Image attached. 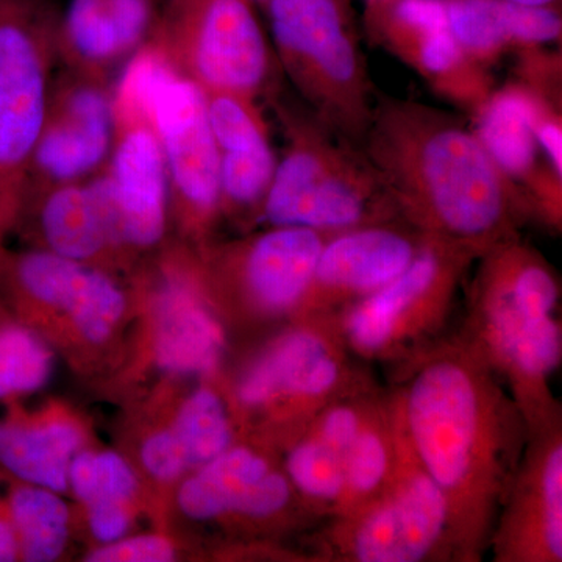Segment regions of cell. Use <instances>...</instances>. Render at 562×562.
Returning <instances> with one entry per match:
<instances>
[{
  "mask_svg": "<svg viewBox=\"0 0 562 562\" xmlns=\"http://www.w3.org/2000/svg\"><path fill=\"white\" fill-rule=\"evenodd\" d=\"M479 261L457 331L501 376L531 432L562 417L552 386L562 360L560 281L519 236Z\"/></svg>",
  "mask_w": 562,
  "mask_h": 562,
  "instance_id": "3957f363",
  "label": "cell"
},
{
  "mask_svg": "<svg viewBox=\"0 0 562 562\" xmlns=\"http://www.w3.org/2000/svg\"><path fill=\"white\" fill-rule=\"evenodd\" d=\"M284 473L299 497L322 522L330 519L346 490L344 454L336 452L312 432L303 431L290 446Z\"/></svg>",
  "mask_w": 562,
  "mask_h": 562,
  "instance_id": "cb8c5ba5",
  "label": "cell"
},
{
  "mask_svg": "<svg viewBox=\"0 0 562 562\" xmlns=\"http://www.w3.org/2000/svg\"><path fill=\"white\" fill-rule=\"evenodd\" d=\"M157 44L205 92L251 101L268 83L271 55L250 0H169Z\"/></svg>",
  "mask_w": 562,
  "mask_h": 562,
  "instance_id": "30bf717a",
  "label": "cell"
},
{
  "mask_svg": "<svg viewBox=\"0 0 562 562\" xmlns=\"http://www.w3.org/2000/svg\"><path fill=\"white\" fill-rule=\"evenodd\" d=\"M475 255L427 238L408 268L339 314V331L360 361L398 366L449 331Z\"/></svg>",
  "mask_w": 562,
  "mask_h": 562,
  "instance_id": "8992f818",
  "label": "cell"
},
{
  "mask_svg": "<svg viewBox=\"0 0 562 562\" xmlns=\"http://www.w3.org/2000/svg\"><path fill=\"white\" fill-rule=\"evenodd\" d=\"M140 461L144 469L160 482H172L190 469L171 428L155 432L143 443Z\"/></svg>",
  "mask_w": 562,
  "mask_h": 562,
  "instance_id": "e575fe53",
  "label": "cell"
},
{
  "mask_svg": "<svg viewBox=\"0 0 562 562\" xmlns=\"http://www.w3.org/2000/svg\"><path fill=\"white\" fill-rule=\"evenodd\" d=\"M227 336L199 291L184 280L166 283L155 303L154 355L162 371L209 375L216 371Z\"/></svg>",
  "mask_w": 562,
  "mask_h": 562,
  "instance_id": "ac0fdd59",
  "label": "cell"
},
{
  "mask_svg": "<svg viewBox=\"0 0 562 562\" xmlns=\"http://www.w3.org/2000/svg\"><path fill=\"white\" fill-rule=\"evenodd\" d=\"M395 369L392 409L446 498L453 562H480L530 439L527 419L457 330Z\"/></svg>",
  "mask_w": 562,
  "mask_h": 562,
  "instance_id": "6da1fadb",
  "label": "cell"
},
{
  "mask_svg": "<svg viewBox=\"0 0 562 562\" xmlns=\"http://www.w3.org/2000/svg\"><path fill=\"white\" fill-rule=\"evenodd\" d=\"M328 236L310 228L272 227L247 244L238 280L251 308L265 316H295Z\"/></svg>",
  "mask_w": 562,
  "mask_h": 562,
  "instance_id": "2e32d148",
  "label": "cell"
},
{
  "mask_svg": "<svg viewBox=\"0 0 562 562\" xmlns=\"http://www.w3.org/2000/svg\"><path fill=\"white\" fill-rule=\"evenodd\" d=\"M273 41L295 83L330 122L366 128L368 80L336 0H266Z\"/></svg>",
  "mask_w": 562,
  "mask_h": 562,
  "instance_id": "8fae6325",
  "label": "cell"
},
{
  "mask_svg": "<svg viewBox=\"0 0 562 562\" xmlns=\"http://www.w3.org/2000/svg\"><path fill=\"white\" fill-rule=\"evenodd\" d=\"M49 38L41 0H0V222L25 190L49 113Z\"/></svg>",
  "mask_w": 562,
  "mask_h": 562,
  "instance_id": "9c48e42d",
  "label": "cell"
},
{
  "mask_svg": "<svg viewBox=\"0 0 562 562\" xmlns=\"http://www.w3.org/2000/svg\"><path fill=\"white\" fill-rule=\"evenodd\" d=\"M366 132L369 166L397 216L422 236L476 258L517 238L516 192L476 133L409 102L373 111Z\"/></svg>",
  "mask_w": 562,
  "mask_h": 562,
  "instance_id": "7a4b0ae2",
  "label": "cell"
},
{
  "mask_svg": "<svg viewBox=\"0 0 562 562\" xmlns=\"http://www.w3.org/2000/svg\"><path fill=\"white\" fill-rule=\"evenodd\" d=\"M124 292L105 273L91 268L68 313L74 327L87 341L101 344L113 335L124 316Z\"/></svg>",
  "mask_w": 562,
  "mask_h": 562,
  "instance_id": "f546056e",
  "label": "cell"
},
{
  "mask_svg": "<svg viewBox=\"0 0 562 562\" xmlns=\"http://www.w3.org/2000/svg\"><path fill=\"white\" fill-rule=\"evenodd\" d=\"M40 224L49 250L70 260H91L114 244L98 179L87 184L61 183L49 192L41 206Z\"/></svg>",
  "mask_w": 562,
  "mask_h": 562,
  "instance_id": "ffe728a7",
  "label": "cell"
},
{
  "mask_svg": "<svg viewBox=\"0 0 562 562\" xmlns=\"http://www.w3.org/2000/svg\"><path fill=\"white\" fill-rule=\"evenodd\" d=\"M116 128L113 103L94 87L69 91L57 116H47L35 150L29 179L70 183L94 171L110 154Z\"/></svg>",
  "mask_w": 562,
  "mask_h": 562,
  "instance_id": "e0dca14e",
  "label": "cell"
},
{
  "mask_svg": "<svg viewBox=\"0 0 562 562\" xmlns=\"http://www.w3.org/2000/svg\"><path fill=\"white\" fill-rule=\"evenodd\" d=\"M131 506H99L88 508V524L99 542L120 541L131 528Z\"/></svg>",
  "mask_w": 562,
  "mask_h": 562,
  "instance_id": "8d00e7d4",
  "label": "cell"
},
{
  "mask_svg": "<svg viewBox=\"0 0 562 562\" xmlns=\"http://www.w3.org/2000/svg\"><path fill=\"white\" fill-rule=\"evenodd\" d=\"M394 22L406 33V38L413 40L449 29L446 0H397Z\"/></svg>",
  "mask_w": 562,
  "mask_h": 562,
  "instance_id": "d590c367",
  "label": "cell"
},
{
  "mask_svg": "<svg viewBox=\"0 0 562 562\" xmlns=\"http://www.w3.org/2000/svg\"><path fill=\"white\" fill-rule=\"evenodd\" d=\"M424 236L392 221L362 225L328 236L316 271L295 316L336 319L395 277L419 251Z\"/></svg>",
  "mask_w": 562,
  "mask_h": 562,
  "instance_id": "4fadbf2b",
  "label": "cell"
},
{
  "mask_svg": "<svg viewBox=\"0 0 562 562\" xmlns=\"http://www.w3.org/2000/svg\"><path fill=\"white\" fill-rule=\"evenodd\" d=\"M414 54L425 72L435 77H446L457 72L464 61V50L454 40L450 29L427 33L420 38L414 40Z\"/></svg>",
  "mask_w": 562,
  "mask_h": 562,
  "instance_id": "836d02e7",
  "label": "cell"
},
{
  "mask_svg": "<svg viewBox=\"0 0 562 562\" xmlns=\"http://www.w3.org/2000/svg\"><path fill=\"white\" fill-rule=\"evenodd\" d=\"M394 462V417L390 392L382 391L344 458L346 490L331 517L357 509L375 497L390 482Z\"/></svg>",
  "mask_w": 562,
  "mask_h": 562,
  "instance_id": "7402d4cb",
  "label": "cell"
},
{
  "mask_svg": "<svg viewBox=\"0 0 562 562\" xmlns=\"http://www.w3.org/2000/svg\"><path fill=\"white\" fill-rule=\"evenodd\" d=\"M357 361L338 319L303 317L247 366L236 401L246 409H286L299 438L325 406L375 386Z\"/></svg>",
  "mask_w": 562,
  "mask_h": 562,
  "instance_id": "ba28073f",
  "label": "cell"
},
{
  "mask_svg": "<svg viewBox=\"0 0 562 562\" xmlns=\"http://www.w3.org/2000/svg\"><path fill=\"white\" fill-rule=\"evenodd\" d=\"M262 2H266V0H262Z\"/></svg>",
  "mask_w": 562,
  "mask_h": 562,
  "instance_id": "60d3db41",
  "label": "cell"
},
{
  "mask_svg": "<svg viewBox=\"0 0 562 562\" xmlns=\"http://www.w3.org/2000/svg\"><path fill=\"white\" fill-rule=\"evenodd\" d=\"M262 214L272 227L310 228L325 235L397 216L369 162L312 127L292 136L266 192Z\"/></svg>",
  "mask_w": 562,
  "mask_h": 562,
  "instance_id": "52a82bcc",
  "label": "cell"
},
{
  "mask_svg": "<svg viewBox=\"0 0 562 562\" xmlns=\"http://www.w3.org/2000/svg\"><path fill=\"white\" fill-rule=\"evenodd\" d=\"M176 558L172 543L161 536H135L105 543L87 558L91 562H169Z\"/></svg>",
  "mask_w": 562,
  "mask_h": 562,
  "instance_id": "d6a6232c",
  "label": "cell"
},
{
  "mask_svg": "<svg viewBox=\"0 0 562 562\" xmlns=\"http://www.w3.org/2000/svg\"><path fill=\"white\" fill-rule=\"evenodd\" d=\"M276 168L271 144L249 150L220 151L221 202L251 206L265 201Z\"/></svg>",
  "mask_w": 562,
  "mask_h": 562,
  "instance_id": "4dcf8cb0",
  "label": "cell"
},
{
  "mask_svg": "<svg viewBox=\"0 0 562 562\" xmlns=\"http://www.w3.org/2000/svg\"><path fill=\"white\" fill-rule=\"evenodd\" d=\"M111 103L114 121H143L157 135L181 203L199 216L213 214L221 205L220 150L203 88L151 44L124 70Z\"/></svg>",
  "mask_w": 562,
  "mask_h": 562,
  "instance_id": "277c9868",
  "label": "cell"
},
{
  "mask_svg": "<svg viewBox=\"0 0 562 562\" xmlns=\"http://www.w3.org/2000/svg\"><path fill=\"white\" fill-rule=\"evenodd\" d=\"M171 431L190 469H199L233 446L231 413L220 392L201 387L177 413Z\"/></svg>",
  "mask_w": 562,
  "mask_h": 562,
  "instance_id": "d4e9b609",
  "label": "cell"
},
{
  "mask_svg": "<svg viewBox=\"0 0 562 562\" xmlns=\"http://www.w3.org/2000/svg\"><path fill=\"white\" fill-rule=\"evenodd\" d=\"M543 116L531 92L509 88L484 105L476 136L505 177H530L538 157L536 128Z\"/></svg>",
  "mask_w": 562,
  "mask_h": 562,
  "instance_id": "44dd1931",
  "label": "cell"
},
{
  "mask_svg": "<svg viewBox=\"0 0 562 562\" xmlns=\"http://www.w3.org/2000/svg\"><path fill=\"white\" fill-rule=\"evenodd\" d=\"M68 483L87 508L131 506L138 479L121 454L114 452H79L69 465Z\"/></svg>",
  "mask_w": 562,
  "mask_h": 562,
  "instance_id": "4316f807",
  "label": "cell"
},
{
  "mask_svg": "<svg viewBox=\"0 0 562 562\" xmlns=\"http://www.w3.org/2000/svg\"><path fill=\"white\" fill-rule=\"evenodd\" d=\"M503 11L512 41L543 44L560 38L561 18L550 5H527L503 0Z\"/></svg>",
  "mask_w": 562,
  "mask_h": 562,
  "instance_id": "1f68e13d",
  "label": "cell"
},
{
  "mask_svg": "<svg viewBox=\"0 0 562 562\" xmlns=\"http://www.w3.org/2000/svg\"><path fill=\"white\" fill-rule=\"evenodd\" d=\"M54 357L27 325L7 319L0 327V402L32 394L49 382Z\"/></svg>",
  "mask_w": 562,
  "mask_h": 562,
  "instance_id": "484cf974",
  "label": "cell"
},
{
  "mask_svg": "<svg viewBox=\"0 0 562 562\" xmlns=\"http://www.w3.org/2000/svg\"><path fill=\"white\" fill-rule=\"evenodd\" d=\"M7 503L16 528L21 560H58L69 536V509L58 492L24 483L11 491Z\"/></svg>",
  "mask_w": 562,
  "mask_h": 562,
  "instance_id": "603a6c76",
  "label": "cell"
},
{
  "mask_svg": "<svg viewBox=\"0 0 562 562\" xmlns=\"http://www.w3.org/2000/svg\"><path fill=\"white\" fill-rule=\"evenodd\" d=\"M177 501L192 520L276 519L295 502H303L284 471L246 446H232L195 469L181 484Z\"/></svg>",
  "mask_w": 562,
  "mask_h": 562,
  "instance_id": "5bb4252c",
  "label": "cell"
},
{
  "mask_svg": "<svg viewBox=\"0 0 562 562\" xmlns=\"http://www.w3.org/2000/svg\"><path fill=\"white\" fill-rule=\"evenodd\" d=\"M21 560L20 541L16 528L11 520L9 503L0 508V562Z\"/></svg>",
  "mask_w": 562,
  "mask_h": 562,
  "instance_id": "f35d334b",
  "label": "cell"
},
{
  "mask_svg": "<svg viewBox=\"0 0 562 562\" xmlns=\"http://www.w3.org/2000/svg\"><path fill=\"white\" fill-rule=\"evenodd\" d=\"M508 2L527 3V5H550L554 0H508Z\"/></svg>",
  "mask_w": 562,
  "mask_h": 562,
  "instance_id": "ab89813d",
  "label": "cell"
},
{
  "mask_svg": "<svg viewBox=\"0 0 562 562\" xmlns=\"http://www.w3.org/2000/svg\"><path fill=\"white\" fill-rule=\"evenodd\" d=\"M536 138H538L539 147L546 151L549 160L552 161L554 171L561 176L562 162V132L560 124L550 117L542 116L536 128Z\"/></svg>",
  "mask_w": 562,
  "mask_h": 562,
  "instance_id": "74e56055",
  "label": "cell"
},
{
  "mask_svg": "<svg viewBox=\"0 0 562 562\" xmlns=\"http://www.w3.org/2000/svg\"><path fill=\"white\" fill-rule=\"evenodd\" d=\"M392 417L390 482L364 505L325 520L316 531V561H453L446 498L414 454L394 409Z\"/></svg>",
  "mask_w": 562,
  "mask_h": 562,
  "instance_id": "5b68a950",
  "label": "cell"
},
{
  "mask_svg": "<svg viewBox=\"0 0 562 562\" xmlns=\"http://www.w3.org/2000/svg\"><path fill=\"white\" fill-rule=\"evenodd\" d=\"M63 32L72 50L90 65H105L128 52L106 0H69Z\"/></svg>",
  "mask_w": 562,
  "mask_h": 562,
  "instance_id": "83f0119b",
  "label": "cell"
},
{
  "mask_svg": "<svg viewBox=\"0 0 562 562\" xmlns=\"http://www.w3.org/2000/svg\"><path fill=\"white\" fill-rule=\"evenodd\" d=\"M80 446L79 428L69 422H0V468L22 483L69 490V465Z\"/></svg>",
  "mask_w": 562,
  "mask_h": 562,
  "instance_id": "d6986e66",
  "label": "cell"
},
{
  "mask_svg": "<svg viewBox=\"0 0 562 562\" xmlns=\"http://www.w3.org/2000/svg\"><path fill=\"white\" fill-rule=\"evenodd\" d=\"M120 127L109 173L102 177L114 244L150 247L162 238L169 179L157 135L143 121Z\"/></svg>",
  "mask_w": 562,
  "mask_h": 562,
  "instance_id": "9a60e30c",
  "label": "cell"
},
{
  "mask_svg": "<svg viewBox=\"0 0 562 562\" xmlns=\"http://www.w3.org/2000/svg\"><path fill=\"white\" fill-rule=\"evenodd\" d=\"M490 552L495 562L562 561V417L530 432Z\"/></svg>",
  "mask_w": 562,
  "mask_h": 562,
  "instance_id": "7c38bea8",
  "label": "cell"
},
{
  "mask_svg": "<svg viewBox=\"0 0 562 562\" xmlns=\"http://www.w3.org/2000/svg\"><path fill=\"white\" fill-rule=\"evenodd\" d=\"M447 22L464 54L491 57L512 41L503 0H449Z\"/></svg>",
  "mask_w": 562,
  "mask_h": 562,
  "instance_id": "f1b7e54d",
  "label": "cell"
}]
</instances>
